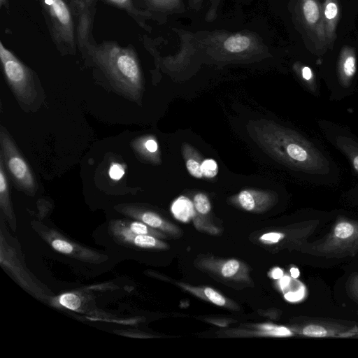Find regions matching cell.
<instances>
[{
    "label": "cell",
    "instance_id": "6da1fadb",
    "mask_svg": "<svg viewBox=\"0 0 358 358\" xmlns=\"http://www.w3.org/2000/svg\"><path fill=\"white\" fill-rule=\"evenodd\" d=\"M177 31L187 62L195 55L205 56L218 63L250 62L271 55L267 45L257 34L250 31L225 30Z\"/></svg>",
    "mask_w": 358,
    "mask_h": 358
},
{
    "label": "cell",
    "instance_id": "7a4b0ae2",
    "mask_svg": "<svg viewBox=\"0 0 358 358\" xmlns=\"http://www.w3.org/2000/svg\"><path fill=\"white\" fill-rule=\"evenodd\" d=\"M95 63L101 68L113 86L127 97L139 99L143 80L139 61L130 48L105 42L90 50Z\"/></svg>",
    "mask_w": 358,
    "mask_h": 358
},
{
    "label": "cell",
    "instance_id": "3957f363",
    "mask_svg": "<svg viewBox=\"0 0 358 358\" xmlns=\"http://www.w3.org/2000/svg\"><path fill=\"white\" fill-rule=\"evenodd\" d=\"M250 138L268 155L287 164H297L307 160V150L288 129L273 121L259 120L247 126Z\"/></svg>",
    "mask_w": 358,
    "mask_h": 358
},
{
    "label": "cell",
    "instance_id": "277c9868",
    "mask_svg": "<svg viewBox=\"0 0 358 358\" xmlns=\"http://www.w3.org/2000/svg\"><path fill=\"white\" fill-rule=\"evenodd\" d=\"M292 19L306 47L322 55L328 50L320 0H296Z\"/></svg>",
    "mask_w": 358,
    "mask_h": 358
},
{
    "label": "cell",
    "instance_id": "5b68a950",
    "mask_svg": "<svg viewBox=\"0 0 358 358\" xmlns=\"http://www.w3.org/2000/svg\"><path fill=\"white\" fill-rule=\"evenodd\" d=\"M308 252L328 257L356 255L358 253V222L339 219L324 238L310 244Z\"/></svg>",
    "mask_w": 358,
    "mask_h": 358
},
{
    "label": "cell",
    "instance_id": "8992f818",
    "mask_svg": "<svg viewBox=\"0 0 358 358\" xmlns=\"http://www.w3.org/2000/svg\"><path fill=\"white\" fill-rule=\"evenodd\" d=\"M0 59L7 82L17 99L32 104L38 96L34 73L0 42Z\"/></svg>",
    "mask_w": 358,
    "mask_h": 358
},
{
    "label": "cell",
    "instance_id": "52a82bcc",
    "mask_svg": "<svg viewBox=\"0 0 358 358\" xmlns=\"http://www.w3.org/2000/svg\"><path fill=\"white\" fill-rule=\"evenodd\" d=\"M0 154L5 167L14 184L27 193H34L37 183L28 163L6 129L1 126L0 130Z\"/></svg>",
    "mask_w": 358,
    "mask_h": 358
},
{
    "label": "cell",
    "instance_id": "ba28073f",
    "mask_svg": "<svg viewBox=\"0 0 358 358\" xmlns=\"http://www.w3.org/2000/svg\"><path fill=\"white\" fill-rule=\"evenodd\" d=\"M39 1L55 43L67 50H74L73 20L66 3L63 0Z\"/></svg>",
    "mask_w": 358,
    "mask_h": 358
},
{
    "label": "cell",
    "instance_id": "9c48e42d",
    "mask_svg": "<svg viewBox=\"0 0 358 358\" xmlns=\"http://www.w3.org/2000/svg\"><path fill=\"white\" fill-rule=\"evenodd\" d=\"M299 334L313 338H345L358 336V326L336 321L310 320L298 328Z\"/></svg>",
    "mask_w": 358,
    "mask_h": 358
},
{
    "label": "cell",
    "instance_id": "30bf717a",
    "mask_svg": "<svg viewBox=\"0 0 358 358\" xmlns=\"http://www.w3.org/2000/svg\"><path fill=\"white\" fill-rule=\"evenodd\" d=\"M232 199L235 203L247 211L260 212L271 206L275 196L270 191L246 189Z\"/></svg>",
    "mask_w": 358,
    "mask_h": 358
},
{
    "label": "cell",
    "instance_id": "8fae6325",
    "mask_svg": "<svg viewBox=\"0 0 358 358\" xmlns=\"http://www.w3.org/2000/svg\"><path fill=\"white\" fill-rule=\"evenodd\" d=\"M322 15L328 50H331L337 38V27L341 17L339 0H322Z\"/></svg>",
    "mask_w": 358,
    "mask_h": 358
},
{
    "label": "cell",
    "instance_id": "7c38bea8",
    "mask_svg": "<svg viewBox=\"0 0 358 358\" xmlns=\"http://www.w3.org/2000/svg\"><path fill=\"white\" fill-rule=\"evenodd\" d=\"M113 231L121 240L145 248H165L166 244L152 235L135 234L124 224L117 221L113 224Z\"/></svg>",
    "mask_w": 358,
    "mask_h": 358
},
{
    "label": "cell",
    "instance_id": "4fadbf2b",
    "mask_svg": "<svg viewBox=\"0 0 358 358\" xmlns=\"http://www.w3.org/2000/svg\"><path fill=\"white\" fill-rule=\"evenodd\" d=\"M120 210L122 213L140 220L141 222L154 229H159L169 233L176 234L178 232L176 226L164 220L159 215L153 212L144 210L130 206H123Z\"/></svg>",
    "mask_w": 358,
    "mask_h": 358
},
{
    "label": "cell",
    "instance_id": "5bb4252c",
    "mask_svg": "<svg viewBox=\"0 0 358 358\" xmlns=\"http://www.w3.org/2000/svg\"><path fill=\"white\" fill-rule=\"evenodd\" d=\"M338 70L342 78L349 80L355 74L357 70V57L355 49L350 45H345L341 50Z\"/></svg>",
    "mask_w": 358,
    "mask_h": 358
},
{
    "label": "cell",
    "instance_id": "9a60e30c",
    "mask_svg": "<svg viewBox=\"0 0 358 358\" xmlns=\"http://www.w3.org/2000/svg\"><path fill=\"white\" fill-rule=\"evenodd\" d=\"M136 151L144 159L153 163L160 162L159 147L156 138L152 136H147L136 141L134 145Z\"/></svg>",
    "mask_w": 358,
    "mask_h": 358
},
{
    "label": "cell",
    "instance_id": "2e32d148",
    "mask_svg": "<svg viewBox=\"0 0 358 358\" xmlns=\"http://www.w3.org/2000/svg\"><path fill=\"white\" fill-rule=\"evenodd\" d=\"M182 153L189 174L196 178H201L203 160L199 152L189 143H184L182 145Z\"/></svg>",
    "mask_w": 358,
    "mask_h": 358
},
{
    "label": "cell",
    "instance_id": "e0dca14e",
    "mask_svg": "<svg viewBox=\"0 0 358 358\" xmlns=\"http://www.w3.org/2000/svg\"><path fill=\"white\" fill-rule=\"evenodd\" d=\"M148 8L166 14L181 13L185 10L182 0H144Z\"/></svg>",
    "mask_w": 358,
    "mask_h": 358
},
{
    "label": "cell",
    "instance_id": "ac0fdd59",
    "mask_svg": "<svg viewBox=\"0 0 358 358\" xmlns=\"http://www.w3.org/2000/svg\"><path fill=\"white\" fill-rule=\"evenodd\" d=\"M171 211L176 219L184 222L189 221L196 215L194 203L185 196L179 197L173 203Z\"/></svg>",
    "mask_w": 358,
    "mask_h": 358
},
{
    "label": "cell",
    "instance_id": "d6986e66",
    "mask_svg": "<svg viewBox=\"0 0 358 358\" xmlns=\"http://www.w3.org/2000/svg\"><path fill=\"white\" fill-rule=\"evenodd\" d=\"M109 3L115 6L118 8L125 10L132 15L137 17L140 19L142 26L143 24V20L152 17V14L148 11H142L136 9L133 3L132 0H106Z\"/></svg>",
    "mask_w": 358,
    "mask_h": 358
},
{
    "label": "cell",
    "instance_id": "ffe728a7",
    "mask_svg": "<svg viewBox=\"0 0 358 358\" xmlns=\"http://www.w3.org/2000/svg\"><path fill=\"white\" fill-rule=\"evenodd\" d=\"M124 225L135 234L152 235L155 237H164L161 232L147 225L143 222L134 221L129 223L124 222Z\"/></svg>",
    "mask_w": 358,
    "mask_h": 358
},
{
    "label": "cell",
    "instance_id": "44dd1931",
    "mask_svg": "<svg viewBox=\"0 0 358 358\" xmlns=\"http://www.w3.org/2000/svg\"><path fill=\"white\" fill-rule=\"evenodd\" d=\"M193 203L197 213L206 215L210 210L211 206L208 196L203 193H197L193 199Z\"/></svg>",
    "mask_w": 358,
    "mask_h": 358
},
{
    "label": "cell",
    "instance_id": "7402d4cb",
    "mask_svg": "<svg viewBox=\"0 0 358 358\" xmlns=\"http://www.w3.org/2000/svg\"><path fill=\"white\" fill-rule=\"evenodd\" d=\"M59 303L73 310H77L81 305L80 299L73 293H66L61 295L59 298Z\"/></svg>",
    "mask_w": 358,
    "mask_h": 358
},
{
    "label": "cell",
    "instance_id": "603a6c76",
    "mask_svg": "<svg viewBox=\"0 0 358 358\" xmlns=\"http://www.w3.org/2000/svg\"><path fill=\"white\" fill-rule=\"evenodd\" d=\"M201 171L203 177L212 178L217 176L218 173V166L217 162L213 159H206L201 164Z\"/></svg>",
    "mask_w": 358,
    "mask_h": 358
},
{
    "label": "cell",
    "instance_id": "cb8c5ba5",
    "mask_svg": "<svg viewBox=\"0 0 358 358\" xmlns=\"http://www.w3.org/2000/svg\"><path fill=\"white\" fill-rule=\"evenodd\" d=\"M240 263L236 259H230L226 262L221 268V274L225 278H230L234 275L238 271Z\"/></svg>",
    "mask_w": 358,
    "mask_h": 358
},
{
    "label": "cell",
    "instance_id": "d4e9b609",
    "mask_svg": "<svg viewBox=\"0 0 358 358\" xmlns=\"http://www.w3.org/2000/svg\"><path fill=\"white\" fill-rule=\"evenodd\" d=\"M206 297L215 305L223 306L226 303V300L220 294L210 287H206L203 289Z\"/></svg>",
    "mask_w": 358,
    "mask_h": 358
},
{
    "label": "cell",
    "instance_id": "484cf974",
    "mask_svg": "<svg viewBox=\"0 0 358 358\" xmlns=\"http://www.w3.org/2000/svg\"><path fill=\"white\" fill-rule=\"evenodd\" d=\"M51 245L55 250L64 254H71L73 251V246L72 244L63 239H54L52 241Z\"/></svg>",
    "mask_w": 358,
    "mask_h": 358
},
{
    "label": "cell",
    "instance_id": "4316f807",
    "mask_svg": "<svg viewBox=\"0 0 358 358\" xmlns=\"http://www.w3.org/2000/svg\"><path fill=\"white\" fill-rule=\"evenodd\" d=\"M222 0H209L208 9L205 15V20L207 22H213L217 17L218 7Z\"/></svg>",
    "mask_w": 358,
    "mask_h": 358
},
{
    "label": "cell",
    "instance_id": "83f0119b",
    "mask_svg": "<svg viewBox=\"0 0 358 358\" xmlns=\"http://www.w3.org/2000/svg\"><path fill=\"white\" fill-rule=\"evenodd\" d=\"M286 236L287 235L282 232H269L263 234L261 236V240L268 243H277L283 241Z\"/></svg>",
    "mask_w": 358,
    "mask_h": 358
},
{
    "label": "cell",
    "instance_id": "f1b7e54d",
    "mask_svg": "<svg viewBox=\"0 0 358 358\" xmlns=\"http://www.w3.org/2000/svg\"><path fill=\"white\" fill-rule=\"evenodd\" d=\"M109 176L115 180H120L124 173L123 166L118 163H113L109 169Z\"/></svg>",
    "mask_w": 358,
    "mask_h": 358
},
{
    "label": "cell",
    "instance_id": "f546056e",
    "mask_svg": "<svg viewBox=\"0 0 358 358\" xmlns=\"http://www.w3.org/2000/svg\"><path fill=\"white\" fill-rule=\"evenodd\" d=\"M348 287L351 295L358 301V273H353L350 276Z\"/></svg>",
    "mask_w": 358,
    "mask_h": 358
},
{
    "label": "cell",
    "instance_id": "4dcf8cb0",
    "mask_svg": "<svg viewBox=\"0 0 358 358\" xmlns=\"http://www.w3.org/2000/svg\"><path fill=\"white\" fill-rule=\"evenodd\" d=\"M204 0H188V6L192 10L199 11L203 3Z\"/></svg>",
    "mask_w": 358,
    "mask_h": 358
},
{
    "label": "cell",
    "instance_id": "1f68e13d",
    "mask_svg": "<svg viewBox=\"0 0 358 358\" xmlns=\"http://www.w3.org/2000/svg\"><path fill=\"white\" fill-rule=\"evenodd\" d=\"M271 276L274 279H280L283 276V271L280 268H275L271 272Z\"/></svg>",
    "mask_w": 358,
    "mask_h": 358
},
{
    "label": "cell",
    "instance_id": "d6a6232c",
    "mask_svg": "<svg viewBox=\"0 0 358 358\" xmlns=\"http://www.w3.org/2000/svg\"><path fill=\"white\" fill-rule=\"evenodd\" d=\"M290 281V278L287 276H282L280 280V285L282 289H284L287 285H288Z\"/></svg>",
    "mask_w": 358,
    "mask_h": 358
},
{
    "label": "cell",
    "instance_id": "836d02e7",
    "mask_svg": "<svg viewBox=\"0 0 358 358\" xmlns=\"http://www.w3.org/2000/svg\"><path fill=\"white\" fill-rule=\"evenodd\" d=\"M290 274L293 278H297L299 276V271L297 268L292 267L290 268Z\"/></svg>",
    "mask_w": 358,
    "mask_h": 358
},
{
    "label": "cell",
    "instance_id": "e575fe53",
    "mask_svg": "<svg viewBox=\"0 0 358 358\" xmlns=\"http://www.w3.org/2000/svg\"><path fill=\"white\" fill-rule=\"evenodd\" d=\"M0 5L1 6H5L7 8H8V0H0Z\"/></svg>",
    "mask_w": 358,
    "mask_h": 358
},
{
    "label": "cell",
    "instance_id": "d590c367",
    "mask_svg": "<svg viewBox=\"0 0 358 358\" xmlns=\"http://www.w3.org/2000/svg\"><path fill=\"white\" fill-rule=\"evenodd\" d=\"M353 165L355 169L358 171V155L354 159Z\"/></svg>",
    "mask_w": 358,
    "mask_h": 358
},
{
    "label": "cell",
    "instance_id": "8d00e7d4",
    "mask_svg": "<svg viewBox=\"0 0 358 358\" xmlns=\"http://www.w3.org/2000/svg\"></svg>",
    "mask_w": 358,
    "mask_h": 358
}]
</instances>
